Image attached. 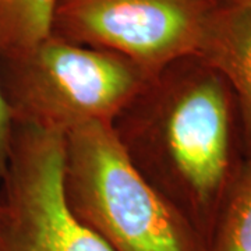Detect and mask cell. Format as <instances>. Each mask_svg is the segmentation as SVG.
Listing matches in <instances>:
<instances>
[{
    "mask_svg": "<svg viewBox=\"0 0 251 251\" xmlns=\"http://www.w3.org/2000/svg\"><path fill=\"white\" fill-rule=\"evenodd\" d=\"M237 108L219 73L197 56L153 75L116 120L128 156L208 247L237 161Z\"/></svg>",
    "mask_w": 251,
    "mask_h": 251,
    "instance_id": "6da1fadb",
    "label": "cell"
},
{
    "mask_svg": "<svg viewBox=\"0 0 251 251\" xmlns=\"http://www.w3.org/2000/svg\"><path fill=\"white\" fill-rule=\"evenodd\" d=\"M67 205L112 251H205L194 227L131 161L113 125L64 134Z\"/></svg>",
    "mask_w": 251,
    "mask_h": 251,
    "instance_id": "7a4b0ae2",
    "label": "cell"
},
{
    "mask_svg": "<svg viewBox=\"0 0 251 251\" xmlns=\"http://www.w3.org/2000/svg\"><path fill=\"white\" fill-rule=\"evenodd\" d=\"M7 69L0 81L13 123L62 134L92 122L113 125L151 78L119 54L54 34Z\"/></svg>",
    "mask_w": 251,
    "mask_h": 251,
    "instance_id": "3957f363",
    "label": "cell"
},
{
    "mask_svg": "<svg viewBox=\"0 0 251 251\" xmlns=\"http://www.w3.org/2000/svg\"><path fill=\"white\" fill-rule=\"evenodd\" d=\"M64 134L14 123L0 191V251H112L73 215L63 186Z\"/></svg>",
    "mask_w": 251,
    "mask_h": 251,
    "instance_id": "277c9868",
    "label": "cell"
},
{
    "mask_svg": "<svg viewBox=\"0 0 251 251\" xmlns=\"http://www.w3.org/2000/svg\"><path fill=\"white\" fill-rule=\"evenodd\" d=\"M215 3L209 0H57L53 29L108 50L150 77L197 56Z\"/></svg>",
    "mask_w": 251,
    "mask_h": 251,
    "instance_id": "5b68a950",
    "label": "cell"
},
{
    "mask_svg": "<svg viewBox=\"0 0 251 251\" xmlns=\"http://www.w3.org/2000/svg\"><path fill=\"white\" fill-rule=\"evenodd\" d=\"M197 57L230 87L251 155V0L214 6Z\"/></svg>",
    "mask_w": 251,
    "mask_h": 251,
    "instance_id": "8992f818",
    "label": "cell"
},
{
    "mask_svg": "<svg viewBox=\"0 0 251 251\" xmlns=\"http://www.w3.org/2000/svg\"><path fill=\"white\" fill-rule=\"evenodd\" d=\"M57 0H0V57H25L53 34Z\"/></svg>",
    "mask_w": 251,
    "mask_h": 251,
    "instance_id": "52a82bcc",
    "label": "cell"
},
{
    "mask_svg": "<svg viewBox=\"0 0 251 251\" xmlns=\"http://www.w3.org/2000/svg\"><path fill=\"white\" fill-rule=\"evenodd\" d=\"M206 251H251V155L225 198Z\"/></svg>",
    "mask_w": 251,
    "mask_h": 251,
    "instance_id": "ba28073f",
    "label": "cell"
},
{
    "mask_svg": "<svg viewBox=\"0 0 251 251\" xmlns=\"http://www.w3.org/2000/svg\"><path fill=\"white\" fill-rule=\"evenodd\" d=\"M13 137V116L0 81V177L4 175L9 161Z\"/></svg>",
    "mask_w": 251,
    "mask_h": 251,
    "instance_id": "9c48e42d",
    "label": "cell"
},
{
    "mask_svg": "<svg viewBox=\"0 0 251 251\" xmlns=\"http://www.w3.org/2000/svg\"><path fill=\"white\" fill-rule=\"evenodd\" d=\"M215 4H222V3H232V1H239V0H209Z\"/></svg>",
    "mask_w": 251,
    "mask_h": 251,
    "instance_id": "30bf717a",
    "label": "cell"
}]
</instances>
